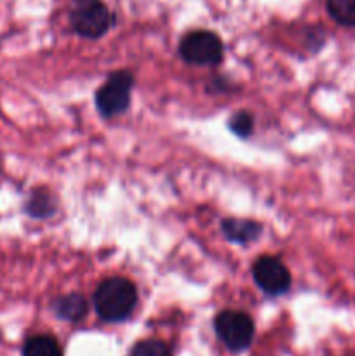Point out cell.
<instances>
[{"label": "cell", "mask_w": 355, "mask_h": 356, "mask_svg": "<svg viewBox=\"0 0 355 356\" xmlns=\"http://www.w3.org/2000/svg\"><path fill=\"white\" fill-rule=\"evenodd\" d=\"M94 309L104 322H124L134 312L138 291L131 280L124 277L106 278L94 292Z\"/></svg>", "instance_id": "cell-1"}, {"label": "cell", "mask_w": 355, "mask_h": 356, "mask_svg": "<svg viewBox=\"0 0 355 356\" xmlns=\"http://www.w3.org/2000/svg\"><path fill=\"white\" fill-rule=\"evenodd\" d=\"M70 23L80 37L100 38L113 24V14L101 0H73Z\"/></svg>", "instance_id": "cell-2"}, {"label": "cell", "mask_w": 355, "mask_h": 356, "mask_svg": "<svg viewBox=\"0 0 355 356\" xmlns=\"http://www.w3.org/2000/svg\"><path fill=\"white\" fill-rule=\"evenodd\" d=\"M214 330L218 339L228 348L230 351L247 350L254 337V322L247 313L225 309L218 313L214 318Z\"/></svg>", "instance_id": "cell-3"}, {"label": "cell", "mask_w": 355, "mask_h": 356, "mask_svg": "<svg viewBox=\"0 0 355 356\" xmlns=\"http://www.w3.org/2000/svg\"><path fill=\"white\" fill-rule=\"evenodd\" d=\"M223 42L209 30H195L183 37L180 54L187 63L195 66H216L223 59Z\"/></svg>", "instance_id": "cell-4"}, {"label": "cell", "mask_w": 355, "mask_h": 356, "mask_svg": "<svg viewBox=\"0 0 355 356\" xmlns=\"http://www.w3.org/2000/svg\"><path fill=\"white\" fill-rule=\"evenodd\" d=\"M134 76L127 70L111 73L103 87L96 92V106L103 117H117L124 113L131 103V90Z\"/></svg>", "instance_id": "cell-5"}, {"label": "cell", "mask_w": 355, "mask_h": 356, "mask_svg": "<svg viewBox=\"0 0 355 356\" xmlns=\"http://www.w3.org/2000/svg\"><path fill=\"white\" fill-rule=\"evenodd\" d=\"M253 278L258 287L268 296L285 294L291 287V275L281 259L263 256L254 263Z\"/></svg>", "instance_id": "cell-6"}, {"label": "cell", "mask_w": 355, "mask_h": 356, "mask_svg": "<svg viewBox=\"0 0 355 356\" xmlns=\"http://www.w3.org/2000/svg\"><path fill=\"white\" fill-rule=\"evenodd\" d=\"M263 226L253 219L226 218L221 221V232L230 242L235 243H251L261 235Z\"/></svg>", "instance_id": "cell-7"}, {"label": "cell", "mask_w": 355, "mask_h": 356, "mask_svg": "<svg viewBox=\"0 0 355 356\" xmlns=\"http://www.w3.org/2000/svg\"><path fill=\"white\" fill-rule=\"evenodd\" d=\"M52 312L58 318L66 320V322H80L87 315V301L84 296L72 292V294H65L56 299L52 302Z\"/></svg>", "instance_id": "cell-8"}, {"label": "cell", "mask_w": 355, "mask_h": 356, "mask_svg": "<svg viewBox=\"0 0 355 356\" xmlns=\"http://www.w3.org/2000/svg\"><path fill=\"white\" fill-rule=\"evenodd\" d=\"M28 214L31 218L37 219H45L49 216H52L56 212V202L54 195L49 190H44V188H38V190L31 191L30 198H28L26 205H24Z\"/></svg>", "instance_id": "cell-9"}, {"label": "cell", "mask_w": 355, "mask_h": 356, "mask_svg": "<svg viewBox=\"0 0 355 356\" xmlns=\"http://www.w3.org/2000/svg\"><path fill=\"white\" fill-rule=\"evenodd\" d=\"M23 356H63V350L56 337L40 334L33 336L24 343Z\"/></svg>", "instance_id": "cell-10"}, {"label": "cell", "mask_w": 355, "mask_h": 356, "mask_svg": "<svg viewBox=\"0 0 355 356\" xmlns=\"http://www.w3.org/2000/svg\"><path fill=\"white\" fill-rule=\"evenodd\" d=\"M326 9L341 26H355V0H326Z\"/></svg>", "instance_id": "cell-11"}, {"label": "cell", "mask_w": 355, "mask_h": 356, "mask_svg": "<svg viewBox=\"0 0 355 356\" xmlns=\"http://www.w3.org/2000/svg\"><path fill=\"white\" fill-rule=\"evenodd\" d=\"M129 356H173V351L164 341L145 339L134 344Z\"/></svg>", "instance_id": "cell-12"}, {"label": "cell", "mask_w": 355, "mask_h": 356, "mask_svg": "<svg viewBox=\"0 0 355 356\" xmlns=\"http://www.w3.org/2000/svg\"><path fill=\"white\" fill-rule=\"evenodd\" d=\"M228 127L239 138H249L254 129V118L249 111H237L228 120Z\"/></svg>", "instance_id": "cell-13"}]
</instances>
